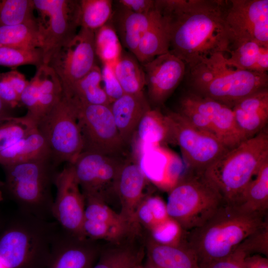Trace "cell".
<instances>
[{
	"label": "cell",
	"mask_w": 268,
	"mask_h": 268,
	"mask_svg": "<svg viewBox=\"0 0 268 268\" xmlns=\"http://www.w3.org/2000/svg\"><path fill=\"white\" fill-rule=\"evenodd\" d=\"M228 0H155L168 32L169 52L191 67L216 53H229L224 23Z\"/></svg>",
	"instance_id": "obj_1"
},
{
	"label": "cell",
	"mask_w": 268,
	"mask_h": 268,
	"mask_svg": "<svg viewBox=\"0 0 268 268\" xmlns=\"http://www.w3.org/2000/svg\"><path fill=\"white\" fill-rule=\"evenodd\" d=\"M268 222V214L244 211L224 202L203 225L184 232L183 241L195 253L201 267L230 256Z\"/></svg>",
	"instance_id": "obj_2"
},
{
	"label": "cell",
	"mask_w": 268,
	"mask_h": 268,
	"mask_svg": "<svg viewBox=\"0 0 268 268\" xmlns=\"http://www.w3.org/2000/svg\"><path fill=\"white\" fill-rule=\"evenodd\" d=\"M59 227L17 209L0 227V261L6 268H45Z\"/></svg>",
	"instance_id": "obj_3"
},
{
	"label": "cell",
	"mask_w": 268,
	"mask_h": 268,
	"mask_svg": "<svg viewBox=\"0 0 268 268\" xmlns=\"http://www.w3.org/2000/svg\"><path fill=\"white\" fill-rule=\"evenodd\" d=\"M185 75L189 91L231 108L239 100L268 88L267 73L239 69L223 53H216L188 67Z\"/></svg>",
	"instance_id": "obj_4"
},
{
	"label": "cell",
	"mask_w": 268,
	"mask_h": 268,
	"mask_svg": "<svg viewBox=\"0 0 268 268\" xmlns=\"http://www.w3.org/2000/svg\"><path fill=\"white\" fill-rule=\"evenodd\" d=\"M268 160L267 128L229 150L204 172L224 203L236 205L263 164Z\"/></svg>",
	"instance_id": "obj_5"
},
{
	"label": "cell",
	"mask_w": 268,
	"mask_h": 268,
	"mask_svg": "<svg viewBox=\"0 0 268 268\" xmlns=\"http://www.w3.org/2000/svg\"><path fill=\"white\" fill-rule=\"evenodd\" d=\"M3 188L18 210L47 220H54L52 192L58 173L51 157L2 166Z\"/></svg>",
	"instance_id": "obj_6"
},
{
	"label": "cell",
	"mask_w": 268,
	"mask_h": 268,
	"mask_svg": "<svg viewBox=\"0 0 268 268\" xmlns=\"http://www.w3.org/2000/svg\"><path fill=\"white\" fill-rule=\"evenodd\" d=\"M223 203L203 173L190 172L170 190L166 205L169 217L187 232L203 225Z\"/></svg>",
	"instance_id": "obj_7"
},
{
	"label": "cell",
	"mask_w": 268,
	"mask_h": 268,
	"mask_svg": "<svg viewBox=\"0 0 268 268\" xmlns=\"http://www.w3.org/2000/svg\"><path fill=\"white\" fill-rule=\"evenodd\" d=\"M37 128L48 146L51 159L58 167L72 163L83 149L73 100L64 93L56 105L38 123Z\"/></svg>",
	"instance_id": "obj_8"
},
{
	"label": "cell",
	"mask_w": 268,
	"mask_h": 268,
	"mask_svg": "<svg viewBox=\"0 0 268 268\" xmlns=\"http://www.w3.org/2000/svg\"><path fill=\"white\" fill-rule=\"evenodd\" d=\"M42 35L43 64L77 33L79 0H33Z\"/></svg>",
	"instance_id": "obj_9"
},
{
	"label": "cell",
	"mask_w": 268,
	"mask_h": 268,
	"mask_svg": "<svg viewBox=\"0 0 268 268\" xmlns=\"http://www.w3.org/2000/svg\"><path fill=\"white\" fill-rule=\"evenodd\" d=\"M173 144L178 145L191 172L202 174L229 149L215 136L192 125L177 112L165 113Z\"/></svg>",
	"instance_id": "obj_10"
},
{
	"label": "cell",
	"mask_w": 268,
	"mask_h": 268,
	"mask_svg": "<svg viewBox=\"0 0 268 268\" xmlns=\"http://www.w3.org/2000/svg\"><path fill=\"white\" fill-rule=\"evenodd\" d=\"M71 98L75 105L83 143L82 152L120 155L126 145L119 134L110 105L85 104Z\"/></svg>",
	"instance_id": "obj_11"
},
{
	"label": "cell",
	"mask_w": 268,
	"mask_h": 268,
	"mask_svg": "<svg viewBox=\"0 0 268 268\" xmlns=\"http://www.w3.org/2000/svg\"><path fill=\"white\" fill-rule=\"evenodd\" d=\"M124 159L120 155L82 152L70 164L84 198L106 203L110 197L117 196L116 181Z\"/></svg>",
	"instance_id": "obj_12"
},
{
	"label": "cell",
	"mask_w": 268,
	"mask_h": 268,
	"mask_svg": "<svg viewBox=\"0 0 268 268\" xmlns=\"http://www.w3.org/2000/svg\"><path fill=\"white\" fill-rule=\"evenodd\" d=\"M224 20L231 50L249 41L268 45V0H229Z\"/></svg>",
	"instance_id": "obj_13"
},
{
	"label": "cell",
	"mask_w": 268,
	"mask_h": 268,
	"mask_svg": "<svg viewBox=\"0 0 268 268\" xmlns=\"http://www.w3.org/2000/svg\"><path fill=\"white\" fill-rule=\"evenodd\" d=\"M96 57L94 31L80 28L75 36L56 53L48 65L59 77L65 93L96 65Z\"/></svg>",
	"instance_id": "obj_14"
},
{
	"label": "cell",
	"mask_w": 268,
	"mask_h": 268,
	"mask_svg": "<svg viewBox=\"0 0 268 268\" xmlns=\"http://www.w3.org/2000/svg\"><path fill=\"white\" fill-rule=\"evenodd\" d=\"M56 197L52 208L54 219L65 231L86 238L83 230L85 200L71 164L66 163L55 179Z\"/></svg>",
	"instance_id": "obj_15"
},
{
	"label": "cell",
	"mask_w": 268,
	"mask_h": 268,
	"mask_svg": "<svg viewBox=\"0 0 268 268\" xmlns=\"http://www.w3.org/2000/svg\"><path fill=\"white\" fill-rule=\"evenodd\" d=\"M142 66L148 101L154 108H159L185 76L186 65L168 52L155 57Z\"/></svg>",
	"instance_id": "obj_16"
},
{
	"label": "cell",
	"mask_w": 268,
	"mask_h": 268,
	"mask_svg": "<svg viewBox=\"0 0 268 268\" xmlns=\"http://www.w3.org/2000/svg\"><path fill=\"white\" fill-rule=\"evenodd\" d=\"M98 241L79 238L60 226L45 268H92L103 245Z\"/></svg>",
	"instance_id": "obj_17"
},
{
	"label": "cell",
	"mask_w": 268,
	"mask_h": 268,
	"mask_svg": "<svg viewBox=\"0 0 268 268\" xmlns=\"http://www.w3.org/2000/svg\"><path fill=\"white\" fill-rule=\"evenodd\" d=\"M179 104L188 106L202 115L214 129L218 138L229 150L245 140L237 126L230 107L189 90L181 96Z\"/></svg>",
	"instance_id": "obj_18"
},
{
	"label": "cell",
	"mask_w": 268,
	"mask_h": 268,
	"mask_svg": "<svg viewBox=\"0 0 268 268\" xmlns=\"http://www.w3.org/2000/svg\"><path fill=\"white\" fill-rule=\"evenodd\" d=\"M148 180L137 160L125 158L120 169L116 184V193L121 204L120 214L129 223L139 225L135 214L140 202L147 196L144 190Z\"/></svg>",
	"instance_id": "obj_19"
},
{
	"label": "cell",
	"mask_w": 268,
	"mask_h": 268,
	"mask_svg": "<svg viewBox=\"0 0 268 268\" xmlns=\"http://www.w3.org/2000/svg\"><path fill=\"white\" fill-rule=\"evenodd\" d=\"M146 254L145 237L135 231L116 242L103 245L92 268H135Z\"/></svg>",
	"instance_id": "obj_20"
},
{
	"label": "cell",
	"mask_w": 268,
	"mask_h": 268,
	"mask_svg": "<svg viewBox=\"0 0 268 268\" xmlns=\"http://www.w3.org/2000/svg\"><path fill=\"white\" fill-rule=\"evenodd\" d=\"M237 126L245 139L266 128L268 122V87L237 101L232 108Z\"/></svg>",
	"instance_id": "obj_21"
},
{
	"label": "cell",
	"mask_w": 268,
	"mask_h": 268,
	"mask_svg": "<svg viewBox=\"0 0 268 268\" xmlns=\"http://www.w3.org/2000/svg\"><path fill=\"white\" fill-rule=\"evenodd\" d=\"M109 21L116 31L123 47L134 55L141 37L159 18L156 9L148 13L133 12L119 5Z\"/></svg>",
	"instance_id": "obj_22"
},
{
	"label": "cell",
	"mask_w": 268,
	"mask_h": 268,
	"mask_svg": "<svg viewBox=\"0 0 268 268\" xmlns=\"http://www.w3.org/2000/svg\"><path fill=\"white\" fill-rule=\"evenodd\" d=\"M119 134L126 145L132 141L141 119L151 106L143 92L124 94L110 105Z\"/></svg>",
	"instance_id": "obj_23"
},
{
	"label": "cell",
	"mask_w": 268,
	"mask_h": 268,
	"mask_svg": "<svg viewBox=\"0 0 268 268\" xmlns=\"http://www.w3.org/2000/svg\"><path fill=\"white\" fill-rule=\"evenodd\" d=\"M133 139L135 141L134 155L147 147L173 144L171 126L166 114L159 108L151 107L139 122Z\"/></svg>",
	"instance_id": "obj_24"
},
{
	"label": "cell",
	"mask_w": 268,
	"mask_h": 268,
	"mask_svg": "<svg viewBox=\"0 0 268 268\" xmlns=\"http://www.w3.org/2000/svg\"><path fill=\"white\" fill-rule=\"evenodd\" d=\"M145 237L147 261L159 268H201L195 253L183 241L177 245L160 243Z\"/></svg>",
	"instance_id": "obj_25"
},
{
	"label": "cell",
	"mask_w": 268,
	"mask_h": 268,
	"mask_svg": "<svg viewBox=\"0 0 268 268\" xmlns=\"http://www.w3.org/2000/svg\"><path fill=\"white\" fill-rule=\"evenodd\" d=\"M39 77L37 104L33 116L28 119L36 127L38 123L60 101L64 95L61 82L55 71L48 65L37 67Z\"/></svg>",
	"instance_id": "obj_26"
},
{
	"label": "cell",
	"mask_w": 268,
	"mask_h": 268,
	"mask_svg": "<svg viewBox=\"0 0 268 268\" xmlns=\"http://www.w3.org/2000/svg\"><path fill=\"white\" fill-rule=\"evenodd\" d=\"M47 157H51L48 146L36 128L0 152V164L3 166Z\"/></svg>",
	"instance_id": "obj_27"
},
{
	"label": "cell",
	"mask_w": 268,
	"mask_h": 268,
	"mask_svg": "<svg viewBox=\"0 0 268 268\" xmlns=\"http://www.w3.org/2000/svg\"><path fill=\"white\" fill-rule=\"evenodd\" d=\"M228 62L242 70L258 73L268 70V45L256 41L245 42L232 49Z\"/></svg>",
	"instance_id": "obj_28"
},
{
	"label": "cell",
	"mask_w": 268,
	"mask_h": 268,
	"mask_svg": "<svg viewBox=\"0 0 268 268\" xmlns=\"http://www.w3.org/2000/svg\"><path fill=\"white\" fill-rule=\"evenodd\" d=\"M254 177L235 205L244 211L267 215L268 210V160L263 164Z\"/></svg>",
	"instance_id": "obj_29"
},
{
	"label": "cell",
	"mask_w": 268,
	"mask_h": 268,
	"mask_svg": "<svg viewBox=\"0 0 268 268\" xmlns=\"http://www.w3.org/2000/svg\"><path fill=\"white\" fill-rule=\"evenodd\" d=\"M42 35L36 18L29 21L0 26V46L23 49H41Z\"/></svg>",
	"instance_id": "obj_30"
},
{
	"label": "cell",
	"mask_w": 268,
	"mask_h": 268,
	"mask_svg": "<svg viewBox=\"0 0 268 268\" xmlns=\"http://www.w3.org/2000/svg\"><path fill=\"white\" fill-rule=\"evenodd\" d=\"M169 39L165 22L160 15L141 37L134 56L143 65L155 57L169 52Z\"/></svg>",
	"instance_id": "obj_31"
},
{
	"label": "cell",
	"mask_w": 268,
	"mask_h": 268,
	"mask_svg": "<svg viewBox=\"0 0 268 268\" xmlns=\"http://www.w3.org/2000/svg\"><path fill=\"white\" fill-rule=\"evenodd\" d=\"M64 93L85 104H111L102 87L101 68L97 65Z\"/></svg>",
	"instance_id": "obj_32"
},
{
	"label": "cell",
	"mask_w": 268,
	"mask_h": 268,
	"mask_svg": "<svg viewBox=\"0 0 268 268\" xmlns=\"http://www.w3.org/2000/svg\"><path fill=\"white\" fill-rule=\"evenodd\" d=\"M113 67L125 94H137L143 92L145 86V73L133 54L123 51Z\"/></svg>",
	"instance_id": "obj_33"
},
{
	"label": "cell",
	"mask_w": 268,
	"mask_h": 268,
	"mask_svg": "<svg viewBox=\"0 0 268 268\" xmlns=\"http://www.w3.org/2000/svg\"><path fill=\"white\" fill-rule=\"evenodd\" d=\"M113 3L111 0H79V27L95 31L106 24L113 12Z\"/></svg>",
	"instance_id": "obj_34"
},
{
	"label": "cell",
	"mask_w": 268,
	"mask_h": 268,
	"mask_svg": "<svg viewBox=\"0 0 268 268\" xmlns=\"http://www.w3.org/2000/svg\"><path fill=\"white\" fill-rule=\"evenodd\" d=\"M94 43L96 56L102 64L113 66L123 51L119 37L109 21L94 31Z\"/></svg>",
	"instance_id": "obj_35"
},
{
	"label": "cell",
	"mask_w": 268,
	"mask_h": 268,
	"mask_svg": "<svg viewBox=\"0 0 268 268\" xmlns=\"http://www.w3.org/2000/svg\"><path fill=\"white\" fill-rule=\"evenodd\" d=\"M33 0H0V26L35 19Z\"/></svg>",
	"instance_id": "obj_36"
},
{
	"label": "cell",
	"mask_w": 268,
	"mask_h": 268,
	"mask_svg": "<svg viewBox=\"0 0 268 268\" xmlns=\"http://www.w3.org/2000/svg\"><path fill=\"white\" fill-rule=\"evenodd\" d=\"M37 128L25 116H15L0 120V152L26 136Z\"/></svg>",
	"instance_id": "obj_37"
},
{
	"label": "cell",
	"mask_w": 268,
	"mask_h": 268,
	"mask_svg": "<svg viewBox=\"0 0 268 268\" xmlns=\"http://www.w3.org/2000/svg\"><path fill=\"white\" fill-rule=\"evenodd\" d=\"M84 219L123 227L138 226L129 223L120 213L116 212L102 201L92 198H84Z\"/></svg>",
	"instance_id": "obj_38"
},
{
	"label": "cell",
	"mask_w": 268,
	"mask_h": 268,
	"mask_svg": "<svg viewBox=\"0 0 268 268\" xmlns=\"http://www.w3.org/2000/svg\"><path fill=\"white\" fill-rule=\"evenodd\" d=\"M43 64L41 49H23L0 46V66L15 67L30 65L38 67Z\"/></svg>",
	"instance_id": "obj_39"
},
{
	"label": "cell",
	"mask_w": 268,
	"mask_h": 268,
	"mask_svg": "<svg viewBox=\"0 0 268 268\" xmlns=\"http://www.w3.org/2000/svg\"><path fill=\"white\" fill-rule=\"evenodd\" d=\"M247 256L260 254L268 256V222L253 232L237 247L236 249Z\"/></svg>",
	"instance_id": "obj_40"
},
{
	"label": "cell",
	"mask_w": 268,
	"mask_h": 268,
	"mask_svg": "<svg viewBox=\"0 0 268 268\" xmlns=\"http://www.w3.org/2000/svg\"><path fill=\"white\" fill-rule=\"evenodd\" d=\"M149 231V236L160 243L168 245L179 244L184 232L179 225L171 218L157 225Z\"/></svg>",
	"instance_id": "obj_41"
},
{
	"label": "cell",
	"mask_w": 268,
	"mask_h": 268,
	"mask_svg": "<svg viewBox=\"0 0 268 268\" xmlns=\"http://www.w3.org/2000/svg\"><path fill=\"white\" fill-rule=\"evenodd\" d=\"M101 73L103 88L112 103L122 96L124 92L116 76L113 65L102 64Z\"/></svg>",
	"instance_id": "obj_42"
},
{
	"label": "cell",
	"mask_w": 268,
	"mask_h": 268,
	"mask_svg": "<svg viewBox=\"0 0 268 268\" xmlns=\"http://www.w3.org/2000/svg\"><path fill=\"white\" fill-rule=\"evenodd\" d=\"M0 98L11 109L21 105L20 96L7 79L5 72L0 73Z\"/></svg>",
	"instance_id": "obj_43"
},
{
	"label": "cell",
	"mask_w": 268,
	"mask_h": 268,
	"mask_svg": "<svg viewBox=\"0 0 268 268\" xmlns=\"http://www.w3.org/2000/svg\"><path fill=\"white\" fill-rule=\"evenodd\" d=\"M247 257L244 253L235 250L229 257L206 265L201 268H244V260Z\"/></svg>",
	"instance_id": "obj_44"
},
{
	"label": "cell",
	"mask_w": 268,
	"mask_h": 268,
	"mask_svg": "<svg viewBox=\"0 0 268 268\" xmlns=\"http://www.w3.org/2000/svg\"><path fill=\"white\" fill-rule=\"evenodd\" d=\"M145 199L152 213L157 225L170 218L167 213L166 203L161 198L156 196H147Z\"/></svg>",
	"instance_id": "obj_45"
},
{
	"label": "cell",
	"mask_w": 268,
	"mask_h": 268,
	"mask_svg": "<svg viewBox=\"0 0 268 268\" xmlns=\"http://www.w3.org/2000/svg\"><path fill=\"white\" fill-rule=\"evenodd\" d=\"M145 198L136 209L135 219L138 224L150 231L156 226L157 223Z\"/></svg>",
	"instance_id": "obj_46"
},
{
	"label": "cell",
	"mask_w": 268,
	"mask_h": 268,
	"mask_svg": "<svg viewBox=\"0 0 268 268\" xmlns=\"http://www.w3.org/2000/svg\"><path fill=\"white\" fill-rule=\"evenodd\" d=\"M119 4L136 13L146 14L155 10V0H119Z\"/></svg>",
	"instance_id": "obj_47"
},
{
	"label": "cell",
	"mask_w": 268,
	"mask_h": 268,
	"mask_svg": "<svg viewBox=\"0 0 268 268\" xmlns=\"http://www.w3.org/2000/svg\"><path fill=\"white\" fill-rule=\"evenodd\" d=\"M244 268H268V259L260 254L246 257L244 260Z\"/></svg>",
	"instance_id": "obj_48"
},
{
	"label": "cell",
	"mask_w": 268,
	"mask_h": 268,
	"mask_svg": "<svg viewBox=\"0 0 268 268\" xmlns=\"http://www.w3.org/2000/svg\"><path fill=\"white\" fill-rule=\"evenodd\" d=\"M11 110L0 98V120L6 118L14 116L12 114Z\"/></svg>",
	"instance_id": "obj_49"
},
{
	"label": "cell",
	"mask_w": 268,
	"mask_h": 268,
	"mask_svg": "<svg viewBox=\"0 0 268 268\" xmlns=\"http://www.w3.org/2000/svg\"><path fill=\"white\" fill-rule=\"evenodd\" d=\"M135 268H159L147 260L146 263L144 265H140Z\"/></svg>",
	"instance_id": "obj_50"
},
{
	"label": "cell",
	"mask_w": 268,
	"mask_h": 268,
	"mask_svg": "<svg viewBox=\"0 0 268 268\" xmlns=\"http://www.w3.org/2000/svg\"><path fill=\"white\" fill-rule=\"evenodd\" d=\"M3 200V195L2 191L0 190V202L2 201Z\"/></svg>",
	"instance_id": "obj_51"
},
{
	"label": "cell",
	"mask_w": 268,
	"mask_h": 268,
	"mask_svg": "<svg viewBox=\"0 0 268 268\" xmlns=\"http://www.w3.org/2000/svg\"><path fill=\"white\" fill-rule=\"evenodd\" d=\"M3 186H4V182H2L0 180V189L2 188Z\"/></svg>",
	"instance_id": "obj_52"
},
{
	"label": "cell",
	"mask_w": 268,
	"mask_h": 268,
	"mask_svg": "<svg viewBox=\"0 0 268 268\" xmlns=\"http://www.w3.org/2000/svg\"><path fill=\"white\" fill-rule=\"evenodd\" d=\"M3 222V220H2V218L0 216V228Z\"/></svg>",
	"instance_id": "obj_53"
},
{
	"label": "cell",
	"mask_w": 268,
	"mask_h": 268,
	"mask_svg": "<svg viewBox=\"0 0 268 268\" xmlns=\"http://www.w3.org/2000/svg\"><path fill=\"white\" fill-rule=\"evenodd\" d=\"M0 268H6L0 260Z\"/></svg>",
	"instance_id": "obj_54"
}]
</instances>
